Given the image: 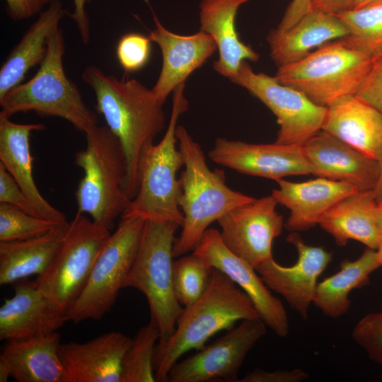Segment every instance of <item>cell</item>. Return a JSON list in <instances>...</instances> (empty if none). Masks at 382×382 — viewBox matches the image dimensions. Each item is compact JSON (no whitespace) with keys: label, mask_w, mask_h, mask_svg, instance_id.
<instances>
[{"label":"cell","mask_w":382,"mask_h":382,"mask_svg":"<svg viewBox=\"0 0 382 382\" xmlns=\"http://www.w3.org/2000/svg\"><path fill=\"white\" fill-rule=\"evenodd\" d=\"M303 147L315 175L350 183L359 191L376 188L381 163L335 136L320 130Z\"/></svg>","instance_id":"18"},{"label":"cell","mask_w":382,"mask_h":382,"mask_svg":"<svg viewBox=\"0 0 382 382\" xmlns=\"http://www.w3.org/2000/svg\"><path fill=\"white\" fill-rule=\"evenodd\" d=\"M212 272V267L193 253L173 261V289L182 306L191 305L202 296L209 283Z\"/></svg>","instance_id":"33"},{"label":"cell","mask_w":382,"mask_h":382,"mask_svg":"<svg viewBox=\"0 0 382 382\" xmlns=\"http://www.w3.org/2000/svg\"><path fill=\"white\" fill-rule=\"evenodd\" d=\"M68 223L38 237L0 241V284L16 283L43 273L59 246Z\"/></svg>","instance_id":"29"},{"label":"cell","mask_w":382,"mask_h":382,"mask_svg":"<svg viewBox=\"0 0 382 382\" xmlns=\"http://www.w3.org/2000/svg\"><path fill=\"white\" fill-rule=\"evenodd\" d=\"M312 1L313 0H292L274 30L284 32L291 28L311 9Z\"/></svg>","instance_id":"41"},{"label":"cell","mask_w":382,"mask_h":382,"mask_svg":"<svg viewBox=\"0 0 382 382\" xmlns=\"http://www.w3.org/2000/svg\"><path fill=\"white\" fill-rule=\"evenodd\" d=\"M249 0H202L199 3L200 30L209 35L219 51L214 69L229 80L245 61L257 62L259 54L242 42L236 28L239 8Z\"/></svg>","instance_id":"24"},{"label":"cell","mask_w":382,"mask_h":382,"mask_svg":"<svg viewBox=\"0 0 382 382\" xmlns=\"http://www.w3.org/2000/svg\"><path fill=\"white\" fill-rule=\"evenodd\" d=\"M336 16L348 28L352 43L376 56L382 52V2Z\"/></svg>","instance_id":"32"},{"label":"cell","mask_w":382,"mask_h":382,"mask_svg":"<svg viewBox=\"0 0 382 382\" xmlns=\"http://www.w3.org/2000/svg\"><path fill=\"white\" fill-rule=\"evenodd\" d=\"M349 35L348 28L336 15L311 9L287 30H270L267 40L271 58L279 68L301 60L314 48Z\"/></svg>","instance_id":"25"},{"label":"cell","mask_w":382,"mask_h":382,"mask_svg":"<svg viewBox=\"0 0 382 382\" xmlns=\"http://www.w3.org/2000/svg\"><path fill=\"white\" fill-rule=\"evenodd\" d=\"M154 28L149 37L161 52L162 65L158 78L151 88L163 103L187 77L202 66L217 50L213 38L200 30L190 35L175 34L166 29L151 9Z\"/></svg>","instance_id":"17"},{"label":"cell","mask_w":382,"mask_h":382,"mask_svg":"<svg viewBox=\"0 0 382 382\" xmlns=\"http://www.w3.org/2000/svg\"><path fill=\"white\" fill-rule=\"evenodd\" d=\"M159 338L160 332L151 321L139 330L124 357L121 382L156 381L153 358Z\"/></svg>","instance_id":"31"},{"label":"cell","mask_w":382,"mask_h":382,"mask_svg":"<svg viewBox=\"0 0 382 382\" xmlns=\"http://www.w3.org/2000/svg\"><path fill=\"white\" fill-rule=\"evenodd\" d=\"M377 208L374 190L358 191L332 207L319 225L339 246L354 240L376 250L382 241Z\"/></svg>","instance_id":"27"},{"label":"cell","mask_w":382,"mask_h":382,"mask_svg":"<svg viewBox=\"0 0 382 382\" xmlns=\"http://www.w3.org/2000/svg\"><path fill=\"white\" fill-rule=\"evenodd\" d=\"M146 220L121 216L105 242L88 282L68 313L76 323L99 320L114 306L136 257Z\"/></svg>","instance_id":"10"},{"label":"cell","mask_w":382,"mask_h":382,"mask_svg":"<svg viewBox=\"0 0 382 382\" xmlns=\"http://www.w3.org/2000/svg\"><path fill=\"white\" fill-rule=\"evenodd\" d=\"M260 318L245 319L192 355L177 361L168 373V382H236L243 361L265 335Z\"/></svg>","instance_id":"12"},{"label":"cell","mask_w":382,"mask_h":382,"mask_svg":"<svg viewBox=\"0 0 382 382\" xmlns=\"http://www.w3.org/2000/svg\"><path fill=\"white\" fill-rule=\"evenodd\" d=\"M352 1L353 0H313L311 9L337 15L351 9Z\"/></svg>","instance_id":"43"},{"label":"cell","mask_w":382,"mask_h":382,"mask_svg":"<svg viewBox=\"0 0 382 382\" xmlns=\"http://www.w3.org/2000/svg\"><path fill=\"white\" fill-rule=\"evenodd\" d=\"M211 267L227 275L250 299L260 318L276 335L284 337L289 332V323L282 301L274 296L255 269L233 254L224 243L220 232L208 228L193 250Z\"/></svg>","instance_id":"15"},{"label":"cell","mask_w":382,"mask_h":382,"mask_svg":"<svg viewBox=\"0 0 382 382\" xmlns=\"http://www.w3.org/2000/svg\"><path fill=\"white\" fill-rule=\"evenodd\" d=\"M382 2V0H353L352 8H360Z\"/></svg>","instance_id":"44"},{"label":"cell","mask_w":382,"mask_h":382,"mask_svg":"<svg viewBox=\"0 0 382 382\" xmlns=\"http://www.w3.org/2000/svg\"><path fill=\"white\" fill-rule=\"evenodd\" d=\"M132 342L122 332H110L84 343L60 344L66 382H121L123 359Z\"/></svg>","instance_id":"20"},{"label":"cell","mask_w":382,"mask_h":382,"mask_svg":"<svg viewBox=\"0 0 382 382\" xmlns=\"http://www.w3.org/2000/svg\"><path fill=\"white\" fill-rule=\"evenodd\" d=\"M84 134L86 147L74 158L83 171L75 191L77 212L111 231L131 201L125 190V155L107 126L96 125Z\"/></svg>","instance_id":"4"},{"label":"cell","mask_w":382,"mask_h":382,"mask_svg":"<svg viewBox=\"0 0 382 382\" xmlns=\"http://www.w3.org/2000/svg\"><path fill=\"white\" fill-rule=\"evenodd\" d=\"M14 295L0 308V340H23L56 332L68 315L59 310L38 289L35 281L16 282Z\"/></svg>","instance_id":"19"},{"label":"cell","mask_w":382,"mask_h":382,"mask_svg":"<svg viewBox=\"0 0 382 382\" xmlns=\"http://www.w3.org/2000/svg\"><path fill=\"white\" fill-rule=\"evenodd\" d=\"M376 201L382 199V161L381 162V174L378 184L374 189Z\"/></svg>","instance_id":"45"},{"label":"cell","mask_w":382,"mask_h":382,"mask_svg":"<svg viewBox=\"0 0 382 382\" xmlns=\"http://www.w3.org/2000/svg\"><path fill=\"white\" fill-rule=\"evenodd\" d=\"M375 251L376 259L381 266H382V241L381 242L378 248L375 250Z\"/></svg>","instance_id":"48"},{"label":"cell","mask_w":382,"mask_h":382,"mask_svg":"<svg viewBox=\"0 0 382 382\" xmlns=\"http://www.w3.org/2000/svg\"><path fill=\"white\" fill-rule=\"evenodd\" d=\"M356 96L369 103L382 113V52L373 64Z\"/></svg>","instance_id":"37"},{"label":"cell","mask_w":382,"mask_h":382,"mask_svg":"<svg viewBox=\"0 0 382 382\" xmlns=\"http://www.w3.org/2000/svg\"><path fill=\"white\" fill-rule=\"evenodd\" d=\"M185 83L173 91L168 128L156 144H148L140 156L138 190L121 216H137L145 220L173 221L182 226L183 215L178 199L180 193L177 174L184 166L183 156L177 147V122L188 108L184 96Z\"/></svg>","instance_id":"6"},{"label":"cell","mask_w":382,"mask_h":382,"mask_svg":"<svg viewBox=\"0 0 382 382\" xmlns=\"http://www.w3.org/2000/svg\"><path fill=\"white\" fill-rule=\"evenodd\" d=\"M45 129L43 124H18L0 114V163L23 190L37 216L65 224L66 215L44 198L33 178L30 137Z\"/></svg>","instance_id":"22"},{"label":"cell","mask_w":382,"mask_h":382,"mask_svg":"<svg viewBox=\"0 0 382 382\" xmlns=\"http://www.w3.org/2000/svg\"><path fill=\"white\" fill-rule=\"evenodd\" d=\"M256 318L259 315L248 296L227 275L212 268L204 293L183 308L173 334L156 343V381H166L172 366L185 353L199 349L218 332L234 327L237 321Z\"/></svg>","instance_id":"2"},{"label":"cell","mask_w":382,"mask_h":382,"mask_svg":"<svg viewBox=\"0 0 382 382\" xmlns=\"http://www.w3.org/2000/svg\"><path fill=\"white\" fill-rule=\"evenodd\" d=\"M309 374L301 369L268 371L257 369L245 374L241 382H301L309 378Z\"/></svg>","instance_id":"39"},{"label":"cell","mask_w":382,"mask_h":382,"mask_svg":"<svg viewBox=\"0 0 382 382\" xmlns=\"http://www.w3.org/2000/svg\"><path fill=\"white\" fill-rule=\"evenodd\" d=\"M322 130L382 161V113L357 96L342 97L327 106Z\"/></svg>","instance_id":"23"},{"label":"cell","mask_w":382,"mask_h":382,"mask_svg":"<svg viewBox=\"0 0 382 382\" xmlns=\"http://www.w3.org/2000/svg\"><path fill=\"white\" fill-rule=\"evenodd\" d=\"M286 239L297 250L294 265L283 266L272 257L255 269L271 291L282 296L302 319L306 320L318 279L330 262L332 253L322 247L307 245L297 232H291Z\"/></svg>","instance_id":"16"},{"label":"cell","mask_w":382,"mask_h":382,"mask_svg":"<svg viewBox=\"0 0 382 382\" xmlns=\"http://www.w3.org/2000/svg\"><path fill=\"white\" fill-rule=\"evenodd\" d=\"M0 203L8 204L36 216L35 212L15 179L0 163Z\"/></svg>","instance_id":"38"},{"label":"cell","mask_w":382,"mask_h":382,"mask_svg":"<svg viewBox=\"0 0 382 382\" xmlns=\"http://www.w3.org/2000/svg\"><path fill=\"white\" fill-rule=\"evenodd\" d=\"M66 10L59 0H52L25 32L10 52L0 69V99L23 83L28 71L44 59L47 40L59 28Z\"/></svg>","instance_id":"28"},{"label":"cell","mask_w":382,"mask_h":382,"mask_svg":"<svg viewBox=\"0 0 382 382\" xmlns=\"http://www.w3.org/2000/svg\"><path fill=\"white\" fill-rule=\"evenodd\" d=\"M9 377L11 376L8 370L4 364L0 363V382L8 381Z\"/></svg>","instance_id":"46"},{"label":"cell","mask_w":382,"mask_h":382,"mask_svg":"<svg viewBox=\"0 0 382 382\" xmlns=\"http://www.w3.org/2000/svg\"><path fill=\"white\" fill-rule=\"evenodd\" d=\"M180 227L173 221L146 220L139 247L125 282L146 298L150 321L160 332L158 340L174 332L183 308L177 300L173 284V245Z\"/></svg>","instance_id":"8"},{"label":"cell","mask_w":382,"mask_h":382,"mask_svg":"<svg viewBox=\"0 0 382 382\" xmlns=\"http://www.w3.org/2000/svg\"><path fill=\"white\" fill-rule=\"evenodd\" d=\"M110 231L78 212L68 223L50 265L35 280L41 292L62 312L68 315L85 287Z\"/></svg>","instance_id":"9"},{"label":"cell","mask_w":382,"mask_h":382,"mask_svg":"<svg viewBox=\"0 0 382 382\" xmlns=\"http://www.w3.org/2000/svg\"><path fill=\"white\" fill-rule=\"evenodd\" d=\"M230 81L246 89L275 115L279 127L275 142L303 145L322 130L326 107L313 103L300 91L281 83L275 76L255 72L245 61Z\"/></svg>","instance_id":"11"},{"label":"cell","mask_w":382,"mask_h":382,"mask_svg":"<svg viewBox=\"0 0 382 382\" xmlns=\"http://www.w3.org/2000/svg\"><path fill=\"white\" fill-rule=\"evenodd\" d=\"M376 57L344 37L279 67L274 76L317 105L327 107L342 97L357 94Z\"/></svg>","instance_id":"7"},{"label":"cell","mask_w":382,"mask_h":382,"mask_svg":"<svg viewBox=\"0 0 382 382\" xmlns=\"http://www.w3.org/2000/svg\"><path fill=\"white\" fill-rule=\"evenodd\" d=\"M352 337L373 361L382 365V311L363 316L353 328Z\"/></svg>","instance_id":"36"},{"label":"cell","mask_w":382,"mask_h":382,"mask_svg":"<svg viewBox=\"0 0 382 382\" xmlns=\"http://www.w3.org/2000/svg\"><path fill=\"white\" fill-rule=\"evenodd\" d=\"M209 158L240 173L274 180L315 173L303 145L251 144L219 137L209 152Z\"/></svg>","instance_id":"14"},{"label":"cell","mask_w":382,"mask_h":382,"mask_svg":"<svg viewBox=\"0 0 382 382\" xmlns=\"http://www.w3.org/2000/svg\"><path fill=\"white\" fill-rule=\"evenodd\" d=\"M151 42L149 36L137 33H129L120 37L116 46V57L126 73L138 71L147 64Z\"/></svg>","instance_id":"35"},{"label":"cell","mask_w":382,"mask_h":382,"mask_svg":"<svg viewBox=\"0 0 382 382\" xmlns=\"http://www.w3.org/2000/svg\"><path fill=\"white\" fill-rule=\"evenodd\" d=\"M52 0H5L6 11L13 21H23L38 16Z\"/></svg>","instance_id":"40"},{"label":"cell","mask_w":382,"mask_h":382,"mask_svg":"<svg viewBox=\"0 0 382 382\" xmlns=\"http://www.w3.org/2000/svg\"><path fill=\"white\" fill-rule=\"evenodd\" d=\"M377 222L380 230L382 232V199L377 201Z\"/></svg>","instance_id":"47"},{"label":"cell","mask_w":382,"mask_h":382,"mask_svg":"<svg viewBox=\"0 0 382 382\" xmlns=\"http://www.w3.org/2000/svg\"><path fill=\"white\" fill-rule=\"evenodd\" d=\"M381 267L375 250L371 248L354 260H343L336 273L318 283L313 304L328 318H340L350 308V293L366 284Z\"/></svg>","instance_id":"30"},{"label":"cell","mask_w":382,"mask_h":382,"mask_svg":"<svg viewBox=\"0 0 382 382\" xmlns=\"http://www.w3.org/2000/svg\"><path fill=\"white\" fill-rule=\"evenodd\" d=\"M74 4V12L69 16L75 22L79 32L83 43L88 44L91 37L90 22L85 5L87 0H73Z\"/></svg>","instance_id":"42"},{"label":"cell","mask_w":382,"mask_h":382,"mask_svg":"<svg viewBox=\"0 0 382 382\" xmlns=\"http://www.w3.org/2000/svg\"><path fill=\"white\" fill-rule=\"evenodd\" d=\"M271 195L236 207L218 221L225 245L254 268L272 257V247L284 226Z\"/></svg>","instance_id":"13"},{"label":"cell","mask_w":382,"mask_h":382,"mask_svg":"<svg viewBox=\"0 0 382 382\" xmlns=\"http://www.w3.org/2000/svg\"><path fill=\"white\" fill-rule=\"evenodd\" d=\"M93 91L96 110L118 139L125 155V190L132 200L138 190V167L145 146L164 129L163 103L152 89L134 79H119L94 65L81 75Z\"/></svg>","instance_id":"1"},{"label":"cell","mask_w":382,"mask_h":382,"mask_svg":"<svg viewBox=\"0 0 382 382\" xmlns=\"http://www.w3.org/2000/svg\"><path fill=\"white\" fill-rule=\"evenodd\" d=\"M60 225L30 214L15 206L0 203V241H22L38 237Z\"/></svg>","instance_id":"34"},{"label":"cell","mask_w":382,"mask_h":382,"mask_svg":"<svg viewBox=\"0 0 382 382\" xmlns=\"http://www.w3.org/2000/svg\"><path fill=\"white\" fill-rule=\"evenodd\" d=\"M60 335H47L6 341L0 363L18 382H66L59 354Z\"/></svg>","instance_id":"26"},{"label":"cell","mask_w":382,"mask_h":382,"mask_svg":"<svg viewBox=\"0 0 382 382\" xmlns=\"http://www.w3.org/2000/svg\"><path fill=\"white\" fill-rule=\"evenodd\" d=\"M272 195L290 211L284 227L290 232L306 231L320 224L336 204L359 191L354 185L323 177L302 183L276 180Z\"/></svg>","instance_id":"21"},{"label":"cell","mask_w":382,"mask_h":382,"mask_svg":"<svg viewBox=\"0 0 382 382\" xmlns=\"http://www.w3.org/2000/svg\"><path fill=\"white\" fill-rule=\"evenodd\" d=\"M176 137L184 158L178 199L183 224L173 250L179 257L197 248L212 223L255 198L230 188L223 170L209 168L202 147L185 127L177 126Z\"/></svg>","instance_id":"3"},{"label":"cell","mask_w":382,"mask_h":382,"mask_svg":"<svg viewBox=\"0 0 382 382\" xmlns=\"http://www.w3.org/2000/svg\"><path fill=\"white\" fill-rule=\"evenodd\" d=\"M64 52V37L59 28L47 40L45 57L36 74L0 99V114L10 117L17 112L33 111L41 117L62 118L83 133L98 125L97 115L65 73Z\"/></svg>","instance_id":"5"}]
</instances>
